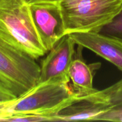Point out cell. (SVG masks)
Masks as SVG:
<instances>
[{"label": "cell", "instance_id": "cell-1", "mask_svg": "<svg viewBox=\"0 0 122 122\" xmlns=\"http://www.w3.org/2000/svg\"><path fill=\"white\" fill-rule=\"evenodd\" d=\"M70 82L50 81L36 84L1 110L2 119L14 114H32L46 117L56 122L58 112L79 98Z\"/></svg>", "mask_w": 122, "mask_h": 122}, {"label": "cell", "instance_id": "cell-2", "mask_svg": "<svg viewBox=\"0 0 122 122\" xmlns=\"http://www.w3.org/2000/svg\"><path fill=\"white\" fill-rule=\"evenodd\" d=\"M0 39L36 60L47 53L25 0H0Z\"/></svg>", "mask_w": 122, "mask_h": 122}, {"label": "cell", "instance_id": "cell-3", "mask_svg": "<svg viewBox=\"0 0 122 122\" xmlns=\"http://www.w3.org/2000/svg\"><path fill=\"white\" fill-rule=\"evenodd\" d=\"M58 4L67 35L98 32L119 13L122 0H64Z\"/></svg>", "mask_w": 122, "mask_h": 122}, {"label": "cell", "instance_id": "cell-4", "mask_svg": "<svg viewBox=\"0 0 122 122\" xmlns=\"http://www.w3.org/2000/svg\"><path fill=\"white\" fill-rule=\"evenodd\" d=\"M41 67L32 56L0 39V82L16 98L38 83Z\"/></svg>", "mask_w": 122, "mask_h": 122}, {"label": "cell", "instance_id": "cell-5", "mask_svg": "<svg viewBox=\"0 0 122 122\" xmlns=\"http://www.w3.org/2000/svg\"><path fill=\"white\" fill-rule=\"evenodd\" d=\"M29 5L33 25L43 46L48 52L65 35L59 4L39 2Z\"/></svg>", "mask_w": 122, "mask_h": 122}, {"label": "cell", "instance_id": "cell-6", "mask_svg": "<svg viewBox=\"0 0 122 122\" xmlns=\"http://www.w3.org/2000/svg\"><path fill=\"white\" fill-rule=\"evenodd\" d=\"M76 45L69 34L57 42L42 61L37 84L50 81L70 82L68 72L76 54Z\"/></svg>", "mask_w": 122, "mask_h": 122}, {"label": "cell", "instance_id": "cell-7", "mask_svg": "<svg viewBox=\"0 0 122 122\" xmlns=\"http://www.w3.org/2000/svg\"><path fill=\"white\" fill-rule=\"evenodd\" d=\"M76 45L102 57L122 71V40L98 32L69 34Z\"/></svg>", "mask_w": 122, "mask_h": 122}, {"label": "cell", "instance_id": "cell-8", "mask_svg": "<svg viewBox=\"0 0 122 122\" xmlns=\"http://www.w3.org/2000/svg\"><path fill=\"white\" fill-rule=\"evenodd\" d=\"M96 92L79 97L77 100L60 111L55 117L56 122L95 121L97 117L108 110L107 104L97 95Z\"/></svg>", "mask_w": 122, "mask_h": 122}, {"label": "cell", "instance_id": "cell-9", "mask_svg": "<svg viewBox=\"0 0 122 122\" xmlns=\"http://www.w3.org/2000/svg\"><path fill=\"white\" fill-rule=\"evenodd\" d=\"M100 67V63L88 64L81 57L76 58L75 56L68 75L71 86L79 96H86L97 91L93 86V79L95 71Z\"/></svg>", "mask_w": 122, "mask_h": 122}, {"label": "cell", "instance_id": "cell-10", "mask_svg": "<svg viewBox=\"0 0 122 122\" xmlns=\"http://www.w3.org/2000/svg\"><path fill=\"white\" fill-rule=\"evenodd\" d=\"M96 94L107 104L108 110L95 121L122 122V78L102 90H98Z\"/></svg>", "mask_w": 122, "mask_h": 122}, {"label": "cell", "instance_id": "cell-11", "mask_svg": "<svg viewBox=\"0 0 122 122\" xmlns=\"http://www.w3.org/2000/svg\"><path fill=\"white\" fill-rule=\"evenodd\" d=\"M98 32L122 40V5L120 10L112 21L103 26Z\"/></svg>", "mask_w": 122, "mask_h": 122}, {"label": "cell", "instance_id": "cell-12", "mask_svg": "<svg viewBox=\"0 0 122 122\" xmlns=\"http://www.w3.org/2000/svg\"><path fill=\"white\" fill-rule=\"evenodd\" d=\"M50 121L48 118L44 116L32 114H14L6 118L3 122H38Z\"/></svg>", "mask_w": 122, "mask_h": 122}, {"label": "cell", "instance_id": "cell-13", "mask_svg": "<svg viewBox=\"0 0 122 122\" xmlns=\"http://www.w3.org/2000/svg\"><path fill=\"white\" fill-rule=\"evenodd\" d=\"M27 4H30L34 3V2H58L61 1H64V0H25Z\"/></svg>", "mask_w": 122, "mask_h": 122}]
</instances>
